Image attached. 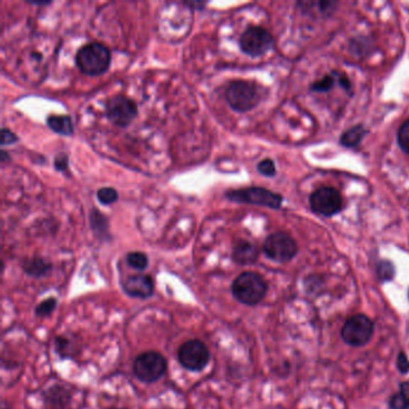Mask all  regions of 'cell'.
<instances>
[{
	"label": "cell",
	"mask_w": 409,
	"mask_h": 409,
	"mask_svg": "<svg viewBox=\"0 0 409 409\" xmlns=\"http://www.w3.org/2000/svg\"><path fill=\"white\" fill-rule=\"evenodd\" d=\"M112 55L109 48L100 43H89L76 53L75 62L78 69L88 76H99L109 70Z\"/></svg>",
	"instance_id": "1"
},
{
	"label": "cell",
	"mask_w": 409,
	"mask_h": 409,
	"mask_svg": "<svg viewBox=\"0 0 409 409\" xmlns=\"http://www.w3.org/2000/svg\"><path fill=\"white\" fill-rule=\"evenodd\" d=\"M268 283L262 275L253 271H245L232 283L233 297L244 305L255 306L266 297Z\"/></svg>",
	"instance_id": "2"
},
{
	"label": "cell",
	"mask_w": 409,
	"mask_h": 409,
	"mask_svg": "<svg viewBox=\"0 0 409 409\" xmlns=\"http://www.w3.org/2000/svg\"><path fill=\"white\" fill-rule=\"evenodd\" d=\"M167 360L158 351H148L139 354L133 361V375L139 382L155 383L166 375Z\"/></svg>",
	"instance_id": "3"
},
{
	"label": "cell",
	"mask_w": 409,
	"mask_h": 409,
	"mask_svg": "<svg viewBox=\"0 0 409 409\" xmlns=\"http://www.w3.org/2000/svg\"><path fill=\"white\" fill-rule=\"evenodd\" d=\"M224 97L231 109L245 113L255 109L259 102L258 88L251 82L234 81L228 85Z\"/></svg>",
	"instance_id": "4"
},
{
	"label": "cell",
	"mask_w": 409,
	"mask_h": 409,
	"mask_svg": "<svg viewBox=\"0 0 409 409\" xmlns=\"http://www.w3.org/2000/svg\"><path fill=\"white\" fill-rule=\"evenodd\" d=\"M178 360L186 370L201 372L210 360V351L207 344L198 339L187 340L179 347Z\"/></svg>",
	"instance_id": "5"
},
{
	"label": "cell",
	"mask_w": 409,
	"mask_h": 409,
	"mask_svg": "<svg viewBox=\"0 0 409 409\" xmlns=\"http://www.w3.org/2000/svg\"><path fill=\"white\" fill-rule=\"evenodd\" d=\"M226 197L234 203L261 205L271 209H278L282 204V197L280 195L263 187L232 190L226 193Z\"/></svg>",
	"instance_id": "6"
},
{
	"label": "cell",
	"mask_w": 409,
	"mask_h": 409,
	"mask_svg": "<svg viewBox=\"0 0 409 409\" xmlns=\"http://www.w3.org/2000/svg\"><path fill=\"white\" fill-rule=\"evenodd\" d=\"M239 46L244 53L250 57H261L274 46V38L262 27H249L239 39Z\"/></svg>",
	"instance_id": "7"
},
{
	"label": "cell",
	"mask_w": 409,
	"mask_h": 409,
	"mask_svg": "<svg viewBox=\"0 0 409 409\" xmlns=\"http://www.w3.org/2000/svg\"><path fill=\"white\" fill-rule=\"evenodd\" d=\"M138 113L135 101L124 95L109 97L106 102V116L119 128H126L135 120Z\"/></svg>",
	"instance_id": "8"
},
{
	"label": "cell",
	"mask_w": 409,
	"mask_h": 409,
	"mask_svg": "<svg viewBox=\"0 0 409 409\" xmlns=\"http://www.w3.org/2000/svg\"><path fill=\"white\" fill-rule=\"evenodd\" d=\"M266 257L275 262H290L297 255L298 245L295 240L287 233L278 232L268 236L263 245Z\"/></svg>",
	"instance_id": "9"
},
{
	"label": "cell",
	"mask_w": 409,
	"mask_h": 409,
	"mask_svg": "<svg viewBox=\"0 0 409 409\" xmlns=\"http://www.w3.org/2000/svg\"><path fill=\"white\" fill-rule=\"evenodd\" d=\"M373 322L364 315L353 316L346 322L342 328L341 335L344 342L354 347H360L366 344L373 335Z\"/></svg>",
	"instance_id": "10"
},
{
	"label": "cell",
	"mask_w": 409,
	"mask_h": 409,
	"mask_svg": "<svg viewBox=\"0 0 409 409\" xmlns=\"http://www.w3.org/2000/svg\"><path fill=\"white\" fill-rule=\"evenodd\" d=\"M310 204L313 212L322 217H334L340 212L344 202L340 192L334 187H322L312 193L310 197Z\"/></svg>",
	"instance_id": "11"
},
{
	"label": "cell",
	"mask_w": 409,
	"mask_h": 409,
	"mask_svg": "<svg viewBox=\"0 0 409 409\" xmlns=\"http://www.w3.org/2000/svg\"><path fill=\"white\" fill-rule=\"evenodd\" d=\"M123 290L129 297L149 299L154 295V280L146 274L131 275L121 283Z\"/></svg>",
	"instance_id": "12"
},
{
	"label": "cell",
	"mask_w": 409,
	"mask_h": 409,
	"mask_svg": "<svg viewBox=\"0 0 409 409\" xmlns=\"http://www.w3.org/2000/svg\"><path fill=\"white\" fill-rule=\"evenodd\" d=\"M258 249L246 240H240L233 249V261L240 266H251L258 259Z\"/></svg>",
	"instance_id": "13"
},
{
	"label": "cell",
	"mask_w": 409,
	"mask_h": 409,
	"mask_svg": "<svg viewBox=\"0 0 409 409\" xmlns=\"http://www.w3.org/2000/svg\"><path fill=\"white\" fill-rule=\"evenodd\" d=\"M52 263L43 257H33L24 259L22 262V269L31 278H45L52 271Z\"/></svg>",
	"instance_id": "14"
},
{
	"label": "cell",
	"mask_w": 409,
	"mask_h": 409,
	"mask_svg": "<svg viewBox=\"0 0 409 409\" xmlns=\"http://www.w3.org/2000/svg\"><path fill=\"white\" fill-rule=\"evenodd\" d=\"M43 400L46 402V405L53 408H65L71 401V394L64 386H52L43 394Z\"/></svg>",
	"instance_id": "15"
},
{
	"label": "cell",
	"mask_w": 409,
	"mask_h": 409,
	"mask_svg": "<svg viewBox=\"0 0 409 409\" xmlns=\"http://www.w3.org/2000/svg\"><path fill=\"white\" fill-rule=\"evenodd\" d=\"M47 125L52 131L62 136H71L75 128L72 119L69 116H50L47 118Z\"/></svg>",
	"instance_id": "16"
},
{
	"label": "cell",
	"mask_w": 409,
	"mask_h": 409,
	"mask_svg": "<svg viewBox=\"0 0 409 409\" xmlns=\"http://www.w3.org/2000/svg\"><path fill=\"white\" fill-rule=\"evenodd\" d=\"M90 226L93 228L95 236H99L100 239L109 238L107 219L97 209H93L90 212Z\"/></svg>",
	"instance_id": "17"
},
{
	"label": "cell",
	"mask_w": 409,
	"mask_h": 409,
	"mask_svg": "<svg viewBox=\"0 0 409 409\" xmlns=\"http://www.w3.org/2000/svg\"><path fill=\"white\" fill-rule=\"evenodd\" d=\"M55 351L62 359H74L77 355V347L74 341L70 340L67 336H57L55 337Z\"/></svg>",
	"instance_id": "18"
},
{
	"label": "cell",
	"mask_w": 409,
	"mask_h": 409,
	"mask_svg": "<svg viewBox=\"0 0 409 409\" xmlns=\"http://www.w3.org/2000/svg\"><path fill=\"white\" fill-rule=\"evenodd\" d=\"M366 133L367 131L363 125H356L354 128L349 129V130L344 132L342 137H341V144L346 148L358 147L361 143V141H363Z\"/></svg>",
	"instance_id": "19"
},
{
	"label": "cell",
	"mask_w": 409,
	"mask_h": 409,
	"mask_svg": "<svg viewBox=\"0 0 409 409\" xmlns=\"http://www.w3.org/2000/svg\"><path fill=\"white\" fill-rule=\"evenodd\" d=\"M390 407L391 409L409 408V382L402 383L400 393L390 400Z\"/></svg>",
	"instance_id": "20"
},
{
	"label": "cell",
	"mask_w": 409,
	"mask_h": 409,
	"mask_svg": "<svg viewBox=\"0 0 409 409\" xmlns=\"http://www.w3.org/2000/svg\"><path fill=\"white\" fill-rule=\"evenodd\" d=\"M126 263L135 271H143L148 268L149 258L143 252H130L126 256Z\"/></svg>",
	"instance_id": "21"
},
{
	"label": "cell",
	"mask_w": 409,
	"mask_h": 409,
	"mask_svg": "<svg viewBox=\"0 0 409 409\" xmlns=\"http://www.w3.org/2000/svg\"><path fill=\"white\" fill-rule=\"evenodd\" d=\"M57 309V299L55 298H47L45 300L41 301L39 305L35 309V316L39 318H46L55 312Z\"/></svg>",
	"instance_id": "22"
},
{
	"label": "cell",
	"mask_w": 409,
	"mask_h": 409,
	"mask_svg": "<svg viewBox=\"0 0 409 409\" xmlns=\"http://www.w3.org/2000/svg\"><path fill=\"white\" fill-rule=\"evenodd\" d=\"M336 81H339V74L332 72V74L327 75V76H325V77L320 80V81H317L316 83H313V84L311 85V90H313V92H320V93L329 92V90L334 87Z\"/></svg>",
	"instance_id": "23"
},
{
	"label": "cell",
	"mask_w": 409,
	"mask_h": 409,
	"mask_svg": "<svg viewBox=\"0 0 409 409\" xmlns=\"http://www.w3.org/2000/svg\"><path fill=\"white\" fill-rule=\"evenodd\" d=\"M97 200L101 204L111 205L118 201V191L113 187H102L97 193Z\"/></svg>",
	"instance_id": "24"
},
{
	"label": "cell",
	"mask_w": 409,
	"mask_h": 409,
	"mask_svg": "<svg viewBox=\"0 0 409 409\" xmlns=\"http://www.w3.org/2000/svg\"><path fill=\"white\" fill-rule=\"evenodd\" d=\"M377 273H378V278L382 281H389L395 276V268L393 263L388 262V261H383L379 263L377 266Z\"/></svg>",
	"instance_id": "25"
},
{
	"label": "cell",
	"mask_w": 409,
	"mask_h": 409,
	"mask_svg": "<svg viewBox=\"0 0 409 409\" xmlns=\"http://www.w3.org/2000/svg\"><path fill=\"white\" fill-rule=\"evenodd\" d=\"M398 141L402 151L409 154V119L398 130Z\"/></svg>",
	"instance_id": "26"
},
{
	"label": "cell",
	"mask_w": 409,
	"mask_h": 409,
	"mask_svg": "<svg viewBox=\"0 0 409 409\" xmlns=\"http://www.w3.org/2000/svg\"><path fill=\"white\" fill-rule=\"evenodd\" d=\"M257 170H258L259 173L266 175V177H274L276 174V167H275V163L271 158H266L258 163L257 166Z\"/></svg>",
	"instance_id": "27"
},
{
	"label": "cell",
	"mask_w": 409,
	"mask_h": 409,
	"mask_svg": "<svg viewBox=\"0 0 409 409\" xmlns=\"http://www.w3.org/2000/svg\"><path fill=\"white\" fill-rule=\"evenodd\" d=\"M17 141H18V137L13 132L6 128L1 129V142H0L1 146H10V144L16 143Z\"/></svg>",
	"instance_id": "28"
},
{
	"label": "cell",
	"mask_w": 409,
	"mask_h": 409,
	"mask_svg": "<svg viewBox=\"0 0 409 409\" xmlns=\"http://www.w3.org/2000/svg\"><path fill=\"white\" fill-rule=\"evenodd\" d=\"M55 170H60L66 173L69 170V156L66 154H59L55 158Z\"/></svg>",
	"instance_id": "29"
},
{
	"label": "cell",
	"mask_w": 409,
	"mask_h": 409,
	"mask_svg": "<svg viewBox=\"0 0 409 409\" xmlns=\"http://www.w3.org/2000/svg\"><path fill=\"white\" fill-rule=\"evenodd\" d=\"M398 369L401 373H408L409 372V361L405 353H400L398 355Z\"/></svg>",
	"instance_id": "30"
},
{
	"label": "cell",
	"mask_w": 409,
	"mask_h": 409,
	"mask_svg": "<svg viewBox=\"0 0 409 409\" xmlns=\"http://www.w3.org/2000/svg\"><path fill=\"white\" fill-rule=\"evenodd\" d=\"M207 4H208V3H197V1H185V3H184V5L189 6V8H197L198 10H203Z\"/></svg>",
	"instance_id": "31"
},
{
	"label": "cell",
	"mask_w": 409,
	"mask_h": 409,
	"mask_svg": "<svg viewBox=\"0 0 409 409\" xmlns=\"http://www.w3.org/2000/svg\"><path fill=\"white\" fill-rule=\"evenodd\" d=\"M0 156H1V158H0V160H1V163H5V161H6V160H9V156H8V153H6V151H1V154H0Z\"/></svg>",
	"instance_id": "32"
},
{
	"label": "cell",
	"mask_w": 409,
	"mask_h": 409,
	"mask_svg": "<svg viewBox=\"0 0 409 409\" xmlns=\"http://www.w3.org/2000/svg\"><path fill=\"white\" fill-rule=\"evenodd\" d=\"M109 409H124V408H114V407H112V408H109Z\"/></svg>",
	"instance_id": "33"
}]
</instances>
